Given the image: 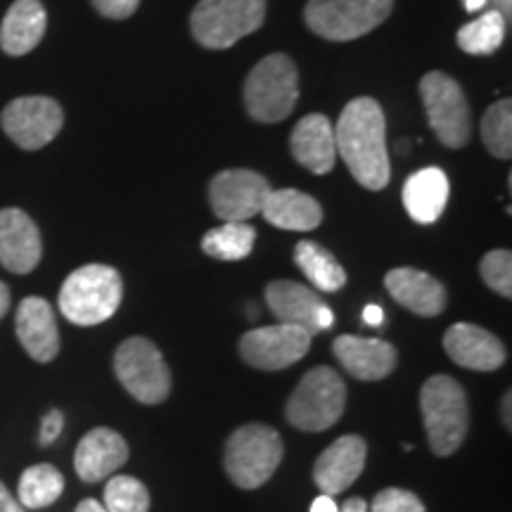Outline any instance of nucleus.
Here are the masks:
<instances>
[{"mask_svg": "<svg viewBox=\"0 0 512 512\" xmlns=\"http://www.w3.org/2000/svg\"><path fill=\"white\" fill-rule=\"evenodd\" d=\"M337 155L363 188L382 190L392 178L387 147V121L382 107L373 98L351 100L339 114L337 128Z\"/></svg>", "mask_w": 512, "mask_h": 512, "instance_id": "nucleus-1", "label": "nucleus"}, {"mask_svg": "<svg viewBox=\"0 0 512 512\" xmlns=\"http://www.w3.org/2000/svg\"><path fill=\"white\" fill-rule=\"evenodd\" d=\"M420 411L434 456H453L470 430V406L460 382L451 375H432L420 389Z\"/></svg>", "mask_w": 512, "mask_h": 512, "instance_id": "nucleus-2", "label": "nucleus"}, {"mask_svg": "<svg viewBox=\"0 0 512 512\" xmlns=\"http://www.w3.org/2000/svg\"><path fill=\"white\" fill-rule=\"evenodd\" d=\"M124 299V283L117 268L88 264L76 268L62 283L60 311L69 323L91 328L110 320Z\"/></svg>", "mask_w": 512, "mask_h": 512, "instance_id": "nucleus-3", "label": "nucleus"}, {"mask_svg": "<svg viewBox=\"0 0 512 512\" xmlns=\"http://www.w3.org/2000/svg\"><path fill=\"white\" fill-rule=\"evenodd\" d=\"M283 439L264 422H249L230 434L223 448V467L230 482L245 491L264 486L283 463Z\"/></svg>", "mask_w": 512, "mask_h": 512, "instance_id": "nucleus-4", "label": "nucleus"}, {"mask_svg": "<svg viewBox=\"0 0 512 512\" xmlns=\"http://www.w3.org/2000/svg\"><path fill=\"white\" fill-rule=\"evenodd\" d=\"M347 408V384L328 366H318L299 380L287 401L285 415L302 432H325L337 425Z\"/></svg>", "mask_w": 512, "mask_h": 512, "instance_id": "nucleus-5", "label": "nucleus"}, {"mask_svg": "<svg viewBox=\"0 0 512 512\" xmlns=\"http://www.w3.org/2000/svg\"><path fill=\"white\" fill-rule=\"evenodd\" d=\"M299 100V74L285 53L266 55L245 81V107L261 124L287 119Z\"/></svg>", "mask_w": 512, "mask_h": 512, "instance_id": "nucleus-6", "label": "nucleus"}, {"mask_svg": "<svg viewBox=\"0 0 512 512\" xmlns=\"http://www.w3.org/2000/svg\"><path fill=\"white\" fill-rule=\"evenodd\" d=\"M266 0H200L192 10L190 29L195 41L209 50H226L261 29Z\"/></svg>", "mask_w": 512, "mask_h": 512, "instance_id": "nucleus-7", "label": "nucleus"}, {"mask_svg": "<svg viewBox=\"0 0 512 512\" xmlns=\"http://www.w3.org/2000/svg\"><path fill=\"white\" fill-rule=\"evenodd\" d=\"M114 373L121 387L145 406L164 403L171 394V370L162 351L147 337H128L114 351Z\"/></svg>", "mask_w": 512, "mask_h": 512, "instance_id": "nucleus-8", "label": "nucleus"}, {"mask_svg": "<svg viewBox=\"0 0 512 512\" xmlns=\"http://www.w3.org/2000/svg\"><path fill=\"white\" fill-rule=\"evenodd\" d=\"M394 0H309L306 24L325 41H356L387 22Z\"/></svg>", "mask_w": 512, "mask_h": 512, "instance_id": "nucleus-9", "label": "nucleus"}, {"mask_svg": "<svg viewBox=\"0 0 512 512\" xmlns=\"http://www.w3.org/2000/svg\"><path fill=\"white\" fill-rule=\"evenodd\" d=\"M420 95L434 136L441 145L460 150L470 143V105L456 79L444 72L425 74L420 81Z\"/></svg>", "mask_w": 512, "mask_h": 512, "instance_id": "nucleus-10", "label": "nucleus"}, {"mask_svg": "<svg viewBox=\"0 0 512 512\" xmlns=\"http://www.w3.org/2000/svg\"><path fill=\"white\" fill-rule=\"evenodd\" d=\"M313 335L299 325H268V328H254L242 335L238 349L242 361L256 370H285L309 354Z\"/></svg>", "mask_w": 512, "mask_h": 512, "instance_id": "nucleus-11", "label": "nucleus"}, {"mask_svg": "<svg viewBox=\"0 0 512 512\" xmlns=\"http://www.w3.org/2000/svg\"><path fill=\"white\" fill-rule=\"evenodd\" d=\"M5 136L22 150H41L53 143L62 131L64 112L60 102L43 95H27V98L12 100L0 114Z\"/></svg>", "mask_w": 512, "mask_h": 512, "instance_id": "nucleus-12", "label": "nucleus"}, {"mask_svg": "<svg viewBox=\"0 0 512 512\" xmlns=\"http://www.w3.org/2000/svg\"><path fill=\"white\" fill-rule=\"evenodd\" d=\"M271 183L252 169H226L209 183L211 211L226 221H247L261 214Z\"/></svg>", "mask_w": 512, "mask_h": 512, "instance_id": "nucleus-13", "label": "nucleus"}, {"mask_svg": "<svg viewBox=\"0 0 512 512\" xmlns=\"http://www.w3.org/2000/svg\"><path fill=\"white\" fill-rule=\"evenodd\" d=\"M368 460V444L358 434H344L320 453L313 465V482L320 494L337 496L347 491L358 477L363 475V467Z\"/></svg>", "mask_w": 512, "mask_h": 512, "instance_id": "nucleus-14", "label": "nucleus"}, {"mask_svg": "<svg viewBox=\"0 0 512 512\" xmlns=\"http://www.w3.org/2000/svg\"><path fill=\"white\" fill-rule=\"evenodd\" d=\"M41 230L22 209H0V264L10 273L27 275L41 264Z\"/></svg>", "mask_w": 512, "mask_h": 512, "instance_id": "nucleus-15", "label": "nucleus"}, {"mask_svg": "<svg viewBox=\"0 0 512 512\" xmlns=\"http://www.w3.org/2000/svg\"><path fill=\"white\" fill-rule=\"evenodd\" d=\"M444 351L460 368L477 370V373H494L503 368L508 351L494 332L472 323H456L446 330Z\"/></svg>", "mask_w": 512, "mask_h": 512, "instance_id": "nucleus-16", "label": "nucleus"}, {"mask_svg": "<svg viewBox=\"0 0 512 512\" xmlns=\"http://www.w3.org/2000/svg\"><path fill=\"white\" fill-rule=\"evenodd\" d=\"M332 354L339 366L361 382H380L394 373L399 354L389 342L377 337L339 335L332 342Z\"/></svg>", "mask_w": 512, "mask_h": 512, "instance_id": "nucleus-17", "label": "nucleus"}, {"mask_svg": "<svg viewBox=\"0 0 512 512\" xmlns=\"http://www.w3.org/2000/svg\"><path fill=\"white\" fill-rule=\"evenodd\" d=\"M128 463V444L110 427H95L79 441L74 453V470L83 482H102Z\"/></svg>", "mask_w": 512, "mask_h": 512, "instance_id": "nucleus-18", "label": "nucleus"}, {"mask_svg": "<svg viewBox=\"0 0 512 512\" xmlns=\"http://www.w3.org/2000/svg\"><path fill=\"white\" fill-rule=\"evenodd\" d=\"M15 330L24 351L38 363L55 361L60 354V330L55 311L46 299L27 297L17 306Z\"/></svg>", "mask_w": 512, "mask_h": 512, "instance_id": "nucleus-19", "label": "nucleus"}, {"mask_svg": "<svg viewBox=\"0 0 512 512\" xmlns=\"http://www.w3.org/2000/svg\"><path fill=\"white\" fill-rule=\"evenodd\" d=\"M384 287L403 309L413 311L415 316L434 318L444 313L448 304L446 287L434 275L418 268H394L384 275Z\"/></svg>", "mask_w": 512, "mask_h": 512, "instance_id": "nucleus-20", "label": "nucleus"}, {"mask_svg": "<svg viewBox=\"0 0 512 512\" xmlns=\"http://www.w3.org/2000/svg\"><path fill=\"white\" fill-rule=\"evenodd\" d=\"M292 157L297 159L311 174L325 176L330 174L337 159V140L335 128L330 119L323 114H306V117L294 126L292 138Z\"/></svg>", "mask_w": 512, "mask_h": 512, "instance_id": "nucleus-21", "label": "nucleus"}, {"mask_svg": "<svg viewBox=\"0 0 512 512\" xmlns=\"http://www.w3.org/2000/svg\"><path fill=\"white\" fill-rule=\"evenodd\" d=\"M266 304L280 323L299 325L318 335V313L325 302L311 287L294 283V280H273L266 287Z\"/></svg>", "mask_w": 512, "mask_h": 512, "instance_id": "nucleus-22", "label": "nucleus"}, {"mask_svg": "<svg viewBox=\"0 0 512 512\" xmlns=\"http://www.w3.org/2000/svg\"><path fill=\"white\" fill-rule=\"evenodd\" d=\"M48 15L41 0H15L0 24V48L5 55L19 57L43 41Z\"/></svg>", "mask_w": 512, "mask_h": 512, "instance_id": "nucleus-23", "label": "nucleus"}, {"mask_svg": "<svg viewBox=\"0 0 512 512\" xmlns=\"http://www.w3.org/2000/svg\"><path fill=\"white\" fill-rule=\"evenodd\" d=\"M448 195H451V185H448V178L439 166L415 171L403 183V207L420 226H430V223L439 221L448 204Z\"/></svg>", "mask_w": 512, "mask_h": 512, "instance_id": "nucleus-24", "label": "nucleus"}, {"mask_svg": "<svg viewBox=\"0 0 512 512\" xmlns=\"http://www.w3.org/2000/svg\"><path fill=\"white\" fill-rule=\"evenodd\" d=\"M261 214L271 226L280 230H297V233L318 228L320 221H323L320 204L311 195L294 188L268 192Z\"/></svg>", "mask_w": 512, "mask_h": 512, "instance_id": "nucleus-25", "label": "nucleus"}, {"mask_svg": "<svg viewBox=\"0 0 512 512\" xmlns=\"http://www.w3.org/2000/svg\"><path fill=\"white\" fill-rule=\"evenodd\" d=\"M294 261L302 268V273L309 278V283L320 292H339L347 285V271L332 256L328 249L318 242L302 240L294 247Z\"/></svg>", "mask_w": 512, "mask_h": 512, "instance_id": "nucleus-26", "label": "nucleus"}, {"mask_svg": "<svg viewBox=\"0 0 512 512\" xmlns=\"http://www.w3.org/2000/svg\"><path fill=\"white\" fill-rule=\"evenodd\" d=\"M64 491V477L55 465L38 463L31 465L19 477L17 501L24 510H41L53 505Z\"/></svg>", "mask_w": 512, "mask_h": 512, "instance_id": "nucleus-27", "label": "nucleus"}, {"mask_svg": "<svg viewBox=\"0 0 512 512\" xmlns=\"http://www.w3.org/2000/svg\"><path fill=\"white\" fill-rule=\"evenodd\" d=\"M254 242L256 230L247 221H226L204 235L202 249L219 261H240L252 254Z\"/></svg>", "mask_w": 512, "mask_h": 512, "instance_id": "nucleus-28", "label": "nucleus"}, {"mask_svg": "<svg viewBox=\"0 0 512 512\" xmlns=\"http://www.w3.org/2000/svg\"><path fill=\"white\" fill-rule=\"evenodd\" d=\"M505 17L498 10H486L458 31L460 50L470 55H491L503 46Z\"/></svg>", "mask_w": 512, "mask_h": 512, "instance_id": "nucleus-29", "label": "nucleus"}, {"mask_svg": "<svg viewBox=\"0 0 512 512\" xmlns=\"http://www.w3.org/2000/svg\"><path fill=\"white\" fill-rule=\"evenodd\" d=\"M482 138L486 150L498 159L512 157V102L498 100L489 107L482 119Z\"/></svg>", "mask_w": 512, "mask_h": 512, "instance_id": "nucleus-30", "label": "nucleus"}, {"mask_svg": "<svg viewBox=\"0 0 512 512\" xmlns=\"http://www.w3.org/2000/svg\"><path fill=\"white\" fill-rule=\"evenodd\" d=\"M107 512H150V491L136 477L114 475L105 486Z\"/></svg>", "mask_w": 512, "mask_h": 512, "instance_id": "nucleus-31", "label": "nucleus"}, {"mask_svg": "<svg viewBox=\"0 0 512 512\" xmlns=\"http://www.w3.org/2000/svg\"><path fill=\"white\" fill-rule=\"evenodd\" d=\"M479 275L496 294L505 299L512 297V254L508 249H494L484 254V259L479 261Z\"/></svg>", "mask_w": 512, "mask_h": 512, "instance_id": "nucleus-32", "label": "nucleus"}, {"mask_svg": "<svg viewBox=\"0 0 512 512\" xmlns=\"http://www.w3.org/2000/svg\"><path fill=\"white\" fill-rule=\"evenodd\" d=\"M368 512H427V510L413 491L389 486V489H382L380 494L373 498V505H370Z\"/></svg>", "mask_w": 512, "mask_h": 512, "instance_id": "nucleus-33", "label": "nucleus"}, {"mask_svg": "<svg viewBox=\"0 0 512 512\" xmlns=\"http://www.w3.org/2000/svg\"><path fill=\"white\" fill-rule=\"evenodd\" d=\"M93 8L107 19H128L138 10L140 0H91Z\"/></svg>", "mask_w": 512, "mask_h": 512, "instance_id": "nucleus-34", "label": "nucleus"}, {"mask_svg": "<svg viewBox=\"0 0 512 512\" xmlns=\"http://www.w3.org/2000/svg\"><path fill=\"white\" fill-rule=\"evenodd\" d=\"M62 430H64V413L55 408V411H50L41 422V437H38V444L50 446L57 437H60Z\"/></svg>", "mask_w": 512, "mask_h": 512, "instance_id": "nucleus-35", "label": "nucleus"}, {"mask_svg": "<svg viewBox=\"0 0 512 512\" xmlns=\"http://www.w3.org/2000/svg\"><path fill=\"white\" fill-rule=\"evenodd\" d=\"M0 512H24L22 503L10 494L8 486L0 482Z\"/></svg>", "mask_w": 512, "mask_h": 512, "instance_id": "nucleus-36", "label": "nucleus"}, {"mask_svg": "<svg viewBox=\"0 0 512 512\" xmlns=\"http://www.w3.org/2000/svg\"><path fill=\"white\" fill-rule=\"evenodd\" d=\"M382 320H384V311H382L377 304H368L366 309H363V323H366V325H373V328H380Z\"/></svg>", "mask_w": 512, "mask_h": 512, "instance_id": "nucleus-37", "label": "nucleus"}, {"mask_svg": "<svg viewBox=\"0 0 512 512\" xmlns=\"http://www.w3.org/2000/svg\"><path fill=\"white\" fill-rule=\"evenodd\" d=\"M311 512H339V505L335 503V496H318L311 503Z\"/></svg>", "mask_w": 512, "mask_h": 512, "instance_id": "nucleus-38", "label": "nucleus"}, {"mask_svg": "<svg viewBox=\"0 0 512 512\" xmlns=\"http://www.w3.org/2000/svg\"><path fill=\"white\" fill-rule=\"evenodd\" d=\"M510 406H512V394L505 392L503 399H501V420H503L505 430H512V413H510Z\"/></svg>", "mask_w": 512, "mask_h": 512, "instance_id": "nucleus-39", "label": "nucleus"}, {"mask_svg": "<svg viewBox=\"0 0 512 512\" xmlns=\"http://www.w3.org/2000/svg\"><path fill=\"white\" fill-rule=\"evenodd\" d=\"M339 512H368V503L358 496L347 498L342 508H339Z\"/></svg>", "mask_w": 512, "mask_h": 512, "instance_id": "nucleus-40", "label": "nucleus"}, {"mask_svg": "<svg viewBox=\"0 0 512 512\" xmlns=\"http://www.w3.org/2000/svg\"><path fill=\"white\" fill-rule=\"evenodd\" d=\"M10 311V287L0 280V320Z\"/></svg>", "mask_w": 512, "mask_h": 512, "instance_id": "nucleus-41", "label": "nucleus"}, {"mask_svg": "<svg viewBox=\"0 0 512 512\" xmlns=\"http://www.w3.org/2000/svg\"><path fill=\"white\" fill-rule=\"evenodd\" d=\"M76 512H107L105 505L100 501H95V498H86V501H81L76 505Z\"/></svg>", "mask_w": 512, "mask_h": 512, "instance_id": "nucleus-42", "label": "nucleus"}, {"mask_svg": "<svg viewBox=\"0 0 512 512\" xmlns=\"http://www.w3.org/2000/svg\"><path fill=\"white\" fill-rule=\"evenodd\" d=\"M463 5L467 12H482L489 5V0H463Z\"/></svg>", "mask_w": 512, "mask_h": 512, "instance_id": "nucleus-43", "label": "nucleus"}, {"mask_svg": "<svg viewBox=\"0 0 512 512\" xmlns=\"http://www.w3.org/2000/svg\"><path fill=\"white\" fill-rule=\"evenodd\" d=\"M498 3V12H501L503 17L510 15V0H496Z\"/></svg>", "mask_w": 512, "mask_h": 512, "instance_id": "nucleus-44", "label": "nucleus"}]
</instances>
